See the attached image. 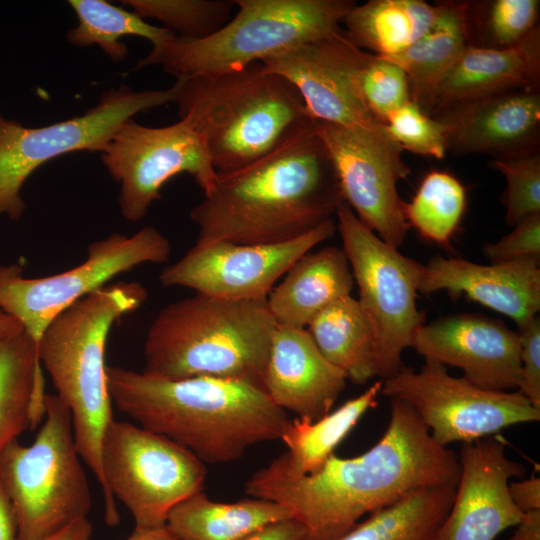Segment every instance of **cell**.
Instances as JSON below:
<instances>
[{"mask_svg":"<svg viewBox=\"0 0 540 540\" xmlns=\"http://www.w3.org/2000/svg\"><path fill=\"white\" fill-rule=\"evenodd\" d=\"M538 0L469 2L470 45L506 49L522 42L539 24Z\"/></svg>","mask_w":540,"mask_h":540,"instance_id":"34","label":"cell"},{"mask_svg":"<svg viewBox=\"0 0 540 540\" xmlns=\"http://www.w3.org/2000/svg\"><path fill=\"white\" fill-rule=\"evenodd\" d=\"M509 540H540V509L524 512Z\"/></svg>","mask_w":540,"mask_h":540,"instance_id":"44","label":"cell"},{"mask_svg":"<svg viewBox=\"0 0 540 540\" xmlns=\"http://www.w3.org/2000/svg\"><path fill=\"white\" fill-rule=\"evenodd\" d=\"M445 290L452 300L462 295L525 327L540 310L539 260L521 259L482 265L435 256L422 265L418 292Z\"/></svg>","mask_w":540,"mask_h":540,"instance_id":"21","label":"cell"},{"mask_svg":"<svg viewBox=\"0 0 540 540\" xmlns=\"http://www.w3.org/2000/svg\"><path fill=\"white\" fill-rule=\"evenodd\" d=\"M431 26L403 52L382 57L407 74L411 101L419 104L437 80L470 45L469 2H440Z\"/></svg>","mask_w":540,"mask_h":540,"instance_id":"30","label":"cell"},{"mask_svg":"<svg viewBox=\"0 0 540 540\" xmlns=\"http://www.w3.org/2000/svg\"><path fill=\"white\" fill-rule=\"evenodd\" d=\"M335 216L358 302L374 333L377 377L384 380L402 369V353L423 324L416 305L422 264L380 239L345 202Z\"/></svg>","mask_w":540,"mask_h":540,"instance_id":"11","label":"cell"},{"mask_svg":"<svg viewBox=\"0 0 540 540\" xmlns=\"http://www.w3.org/2000/svg\"><path fill=\"white\" fill-rule=\"evenodd\" d=\"M23 331L20 323L0 310V335L15 334Z\"/></svg>","mask_w":540,"mask_h":540,"instance_id":"47","label":"cell"},{"mask_svg":"<svg viewBox=\"0 0 540 540\" xmlns=\"http://www.w3.org/2000/svg\"><path fill=\"white\" fill-rule=\"evenodd\" d=\"M367 55L340 28L261 64L265 71L295 86L315 121L381 129L383 124L367 108L360 89V72Z\"/></svg>","mask_w":540,"mask_h":540,"instance_id":"17","label":"cell"},{"mask_svg":"<svg viewBox=\"0 0 540 540\" xmlns=\"http://www.w3.org/2000/svg\"><path fill=\"white\" fill-rule=\"evenodd\" d=\"M175 83L179 115L203 139L217 173L248 165L315 122L295 86L261 62Z\"/></svg>","mask_w":540,"mask_h":540,"instance_id":"5","label":"cell"},{"mask_svg":"<svg viewBox=\"0 0 540 540\" xmlns=\"http://www.w3.org/2000/svg\"><path fill=\"white\" fill-rule=\"evenodd\" d=\"M509 493L516 507L523 513L540 509V479L538 477L509 483Z\"/></svg>","mask_w":540,"mask_h":540,"instance_id":"42","label":"cell"},{"mask_svg":"<svg viewBox=\"0 0 540 540\" xmlns=\"http://www.w3.org/2000/svg\"><path fill=\"white\" fill-rule=\"evenodd\" d=\"M106 379L119 411L204 463L232 462L253 445L280 440L290 421L262 386L247 381L167 379L120 366H107Z\"/></svg>","mask_w":540,"mask_h":540,"instance_id":"3","label":"cell"},{"mask_svg":"<svg viewBox=\"0 0 540 540\" xmlns=\"http://www.w3.org/2000/svg\"><path fill=\"white\" fill-rule=\"evenodd\" d=\"M381 388L382 380L376 381L362 394L316 421L290 419L280 436L287 451L270 464L294 478L317 471L361 417L377 405Z\"/></svg>","mask_w":540,"mask_h":540,"instance_id":"27","label":"cell"},{"mask_svg":"<svg viewBox=\"0 0 540 540\" xmlns=\"http://www.w3.org/2000/svg\"><path fill=\"white\" fill-rule=\"evenodd\" d=\"M46 395L35 342L24 330L0 335V453L44 418Z\"/></svg>","mask_w":540,"mask_h":540,"instance_id":"25","label":"cell"},{"mask_svg":"<svg viewBox=\"0 0 540 540\" xmlns=\"http://www.w3.org/2000/svg\"><path fill=\"white\" fill-rule=\"evenodd\" d=\"M458 458L454 499L436 540H494L523 517L511 499L509 480L524 476L526 469L493 436L462 443Z\"/></svg>","mask_w":540,"mask_h":540,"instance_id":"18","label":"cell"},{"mask_svg":"<svg viewBox=\"0 0 540 540\" xmlns=\"http://www.w3.org/2000/svg\"><path fill=\"white\" fill-rule=\"evenodd\" d=\"M169 240L155 227L127 236L113 233L88 246L81 264L58 274L25 278L16 264L0 266V310L16 319L38 345L49 323L114 277L145 264L168 261Z\"/></svg>","mask_w":540,"mask_h":540,"instance_id":"12","label":"cell"},{"mask_svg":"<svg viewBox=\"0 0 540 540\" xmlns=\"http://www.w3.org/2000/svg\"><path fill=\"white\" fill-rule=\"evenodd\" d=\"M346 380L320 353L307 329L277 326L263 377V388L277 406L316 421L331 411Z\"/></svg>","mask_w":540,"mask_h":540,"instance_id":"22","label":"cell"},{"mask_svg":"<svg viewBox=\"0 0 540 540\" xmlns=\"http://www.w3.org/2000/svg\"><path fill=\"white\" fill-rule=\"evenodd\" d=\"M459 474L458 456L432 439L407 403L391 399L387 429L363 454H333L317 471L297 478L269 463L248 479L245 491L286 506L304 526L305 540H339L366 513L421 488L456 485Z\"/></svg>","mask_w":540,"mask_h":540,"instance_id":"1","label":"cell"},{"mask_svg":"<svg viewBox=\"0 0 540 540\" xmlns=\"http://www.w3.org/2000/svg\"><path fill=\"white\" fill-rule=\"evenodd\" d=\"M307 331L325 359L353 383L364 384L377 376L374 333L358 300L351 295L323 309Z\"/></svg>","mask_w":540,"mask_h":540,"instance_id":"29","label":"cell"},{"mask_svg":"<svg viewBox=\"0 0 540 540\" xmlns=\"http://www.w3.org/2000/svg\"><path fill=\"white\" fill-rule=\"evenodd\" d=\"M354 284L343 249L327 246L301 256L266 303L277 326L305 328L331 303L351 295Z\"/></svg>","mask_w":540,"mask_h":540,"instance_id":"24","label":"cell"},{"mask_svg":"<svg viewBox=\"0 0 540 540\" xmlns=\"http://www.w3.org/2000/svg\"><path fill=\"white\" fill-rule=\"evenodd\" d=\"M412 348L425 360L461 369L466 380L482 389L519 388V334L501 320L481 314L449 315L422 324Z\"/></svg>","mask_w":540,"mask_h":540,"instance_id":"19","label":"cell"},{"mask_svg":"<svg viewBox=\"0 0 540 540\" xmlns=\"http://www.w3.org/2000/svg\"><path fill=\"white\" fill-rule=\"evenodd\" d=\"M77 26L67 32V40L77 47L97 45L113 61L126 59L128 49L121 38L136 36L151 42L152 47L169 40L174 33L152 25L133 11L104 0H71Z\"/></svg>","mask_w":540,"mask_h":540,"instance_id":"32","label":"cell"},{"mask_svg":"<svg viewBox=\"0 0 540 540\" xmlns=\"http://www.w3.org/2000/svg\"><path fill=\"white\" fill-rule=\"evenodd\" d=\"M30 445L12 441L0 453V483L13 505L18 540H45L85 519L91 492L77 451L72 417L56 394Z\"/></svg>","mask_w":540,"mask_h":540,"instance_id":"8","label":"cell"},{"mask_svg":"<svg viewBox=\"0 0 540 540\" xmlns=\"http://www.w3.org/2000/svg\"><path fill=\"white\" fill-rule=\"evenodd\" d=\"M147 297L146 288L138 282L107 285L56 316L37 345L42 369L70 410L77 451L103 496L102 440L113 420L104 361L106 342L113 324L139 309Z\"/></svg>","mask_w":540,"mask_h":540,"instance_id":"6","label":"cell"},{"mask_svg":"<svg viewBox=\"0 0 540 540\" xmlns=\"http://www.w3.org/2000/svg\"><path fill=\"white\" fill-rule=\"evenodd\" d=\"M380 393L407 403L443 447L540 419V409L518 391L482 389L464 377L450 375L446 366L432 360H425L418 371L404 365L382 380Z\"/></svg>","mask_w":540,"mask_h":540,"instance_id":"13","label":"cell"},{"mask_svg":"<svg viewBox=\"0 0 540 540\" xmlns=\"http://www.w3.org/2000/svg\"><path fill=\"white\" fill-rule=\"evenodd\" d=\"M456 485L412 491L397 502L370 513L339 540H436Z\"/></svg>","mask_w":540,"mask_h":540,"instance_id":"31","label":"cell"},{"mask_svg":"<svg viewBox=\"0 0 540 540\" xmlns=\"http://www.w3.org/2000/svg\"><path fill=\"white\" fill-rule=\"evenodd\" d=\"M142 19H156L176 36L202 39L222 28L233 16L229 0H124Z\"/></svg>","mask_w":540,"mask_h":540,"instance_id":"35","label":"cell"},{"mask_svg":"<svg viewBox=\"0 0 540 540\" xmlns=\"http://www.w3.org/2000/svg\"><path fill=\"white\" fill-rule=\"evenodd\" d=\"M126 540H180L166 526L148 531H134Z\"/></svg>","mask_w":540,"mask_h":540,"instance_id":"46","label":"cell"},{"mask_svg":"<svg viewBox=\"0 0 540 540\" xmlns=\"http://www.w3.org/2000/svg\"><path fill=\"white\" fill-rule=\"evenodd\" d=\"M506 179L503 196L505 221L515 226L524 218L540 214V153L539 149L493 158L489 163Z\"/></svg>","mask_w":540,"mask_h":540,"instance_id":"36","label":"cell"},{"mask_svg":"<svg viewBox=\"0 0 540 540\" xmlns=\"http://www.w3.org/2000/svg\"><path fill=\"white\" fill-rule=\"evenodd\" d=\"M482 252L492 264L521 259L540 261V214L524 218L497 242L484 244Z\"/></svg>","mask_w":540,"mask_h":540,"instance_id":"39","label":"cell"},{"mask_svg":"<svg viewBox=\"0 0 540 540\" xmlns=\"http://www.w3.org/2000/svg\"><path fill=\"white\" fill-rule=\"evenodd\" d=\"M111 177L120 184L119 207L129 222L145 217L165 183L178 174L191 175L204 195L213 188L215 171L201 136L181 119L163 127L127 120L101 152Z\"/></svg>","mask_w":540,"mask_h":540,"instance_id":"14","label":"cell"},{"mask_svg":"<svg viewBox=\"0 0 540 540\" xmlns=\"http://www.w3.org/2000/svg\"><path fill=\"white\" fill-rule=\"evenodd\" d=\"M447 151L505 157L539 149L540 91L513 90L452 105L439 114Z\"/></svg>","mask_w":540,"mask_h":540,"instance_id":"20","label":"cell"},{"mask_svg":"<svg viewBox=\"0 0 540 540\" xmlns=\"http://www.w3.org/2000/svg\"><path fill=\"white\" fill-rule=\"evenodd\" d=\"M315 123L248 165L218 173L190 212L196 242L276 244L333 219L344 200Z\"/></svg>","mask_w":540,"mask_h":540,"instance_id":"2","label":"cell"},{"mask_svg":"<svg viewBox=\"0 0 540 540\" xmlns=\"http://www.w3.org/2000/svg\"><path fill=\"white\" fill-rule=\"evenodd\" d=\"M336 228L330 219L296 239L267 245L196 242L163 269L159 281L164 287H186L221 298L267 299L278 279L301 256L333 236Z\"/></svg>","mask_w":540,"mask_h":540,"instance_id":"16","label":"cell"},{"mask_svg":"<svg viewBox=\"0 0 540 540\" xmlns=\"http://www.w3.org/2000/svg\"><path fill=\"white\" fill-rule=\"evenodd\" d=\"M360 89L367 108L383 125L389 114L411 101L405 71L396 63L370 52L361 68Z\"/></svg>","mask_w":540,"mask_h":540,"instance_id":"38","label":"cell"},{"mask_svg":"<svg viewBox=\"0 0 540 540\" xmlns=\"http://www.w3.org/2000/svg\"><path fill=\"white\" fill-rule=\"evenodd\" d=\"M276 328L266 299L195 293L162 308L150 324L143 372L167 379H234L263 387Z\"/></svg>","mask_w":540,"mask_h":540,"instance_id":"4","label":"cell"},{"mask_svg":"<svg viewBox=\"0 0 540 540\" xmlns=\"http://www.w3.org/2000/svg\"><path fill=\"white\" fill-rule=\"evenodd\" d=\"M105 521L119 522L116 499L131 513L134 531L164 527L169 512L203 491L205 463L171 439L139 425L112 420L101 449Z\"/></svg>","mask_w":540,"mask_h":540,"instance_id":"9","label":"cell"},{"mask_svg":"<svg viewBox=\"0 0 540 540\" xmlns=\"http://www.w3.org/2000/svg\"><path fill=\"white\" fill-rule=\"evenodd\" d=\"M383 126L403 151L435 159H442L447 152L445 125L413 101L389 114Z\"/></svg>","mask_w":540,"mask_h":540,"instance_id":"37","label":"cell"},{"mask_svg":"<svg viewBox=\"0 0 540 540\" xmlns=\"http://www.w3.org/2000/svg\"><path fill=\"white\" fill-rule=\"evenodd\" d=\"M289 518H293L289 509L273 501L254 498L222 503L200 491L177 504L165 526L180 540H239Z\"/></svg>","mask_w":540,"mask_h":540,"instance_id":"26","label":"cell"},{"mask_svg":"<svg viewBox=\"0 0 540 540\" xmlns=\"http://www.w3.org/2000/svg\"><path fill=\"white\" fill-rule=\"evenodd\" d=\"M306 530L296 519L289 518L265 525L239 540H305Z\"/></svg>","mask_w":540,"mask_h":540,"instance_id":"41","label":"cell"},{"mask_svg":"<svg viewBox=\"0 0 540 540\" xmlns=\"http://www.w3.org/2000/svg\"><path fill=\"white\" fill-rule=\"evenodd\" d=\"M315 132L331 158L344 202L388 245L399 249L410 228L397 183L411 170L402 148L381 129L316 121Z\"/></svg>","mask_w":540,"mask_h":540,"instance_id":"15","label":"cell"},{"mask_svg":"<svg viewBox=\"0 0 540 540\" xmlns=\"http://www.w3.org/2000/svg\"><path fill=\"white\" fill-rule=\"evenodd\" d=\"M439 4L423 0H369L355 4L342 28L361 49L388 57L419 39L434 22Z\"/></svg>","mask_w":540,"mask_h":540,"instance_id":"28","label":"cell"},{"mask_svg":"<svg viewBox=\"0 0 540 540\" xmlns=\"http://www.w3.org/2000/svg\"><path fill=\"white\" fill-rule=\"evenodd\" d=\"M92 525L87 518L76 521L45 540H89Z\"/></svg>","mask_w":540,"mask_h":540,"instance_id":"45","label":"cell"},{"mask_svg":"<svg viewBox=\"0 0 540 540\" xmlns=\"http://www.w3.org/2000/svg\"><path fill=\"white\" fill-rule=\"evenodd\" d=\"M466 207V190L452 174L431 171L422 179L414 197L404 204L410 227L440 246H449Z\"/></svg>","mask_w":540,"mask_h":540,"instance_id":"33","label":"cell"},{"mask_svg":"<svg viewBox=\"0 0 540 540\" xmlns=\"http://www.w3.org/2000/svg\"><path fill=\"white\" fill-rule=\"evenodd\" d=\"M237 11L202 39L173 35L136 66L159 65L176 80L222 74L262 62L342 28L352 0H235Z\"/></svg>","mask_w":540,"mask_h":540,"instance_id":"7","label":"cell"},{"mask_svg":"<svg viewBox=\"0 0 540 540\" xmlns=\"http://www.w3.org/2000/svg\"><path fill=\"white\" fill-rule=\"evenodd\" d=\"M520 341L521 382L518 392L540 409V318L537 315L518 329Z\"/></svg>","mask_w":540,"mask_h":540,"instance_id":"40","label":"cell"},{"mask_svg":"<svg viewBox=\"0 0 540 540\" xmlns=\"http://www.w3.org/2000/svg\"><path fill=\"white\" fill-rule=\"evenodd\" d=\"M178 86L136 91L120 85L105 91L84 114L43 127H25L0 113V216L18 220L21 190L44 163L75 151L102 152L117 129L142 111L176 102Z\"/></svg>","mask_w":540,"mask_h":540,"instance_id":"10","label":"cell"},{"mask_svg":"<svg viewBox=\"0 0 540 540\" xmlns=\"http://www.w3.org/2000/svg\"><path fill=\"white\" fill-rule=\"evenodd\" d=\"M0 540H18V527L11 500L0 483Z\"/></svg>","mask_w":540,"mask_h":540,"instance_id":"43","label":"cell"},{"mask_svg":"<svg viewBox=\"0 0 540 540\" xmlns=\"http://www.w3.org/2000/svg\"><path fill=\"white\" fill-rule=\"evenodd\" d=\"M540 28L518 45L492 49L467 45L418 104L434 117L446 108L513 90H539Z\"/></svg>","mask_w":540,"mask_h":540,"instance_id":"23","label":"cell"}]
</instances>
